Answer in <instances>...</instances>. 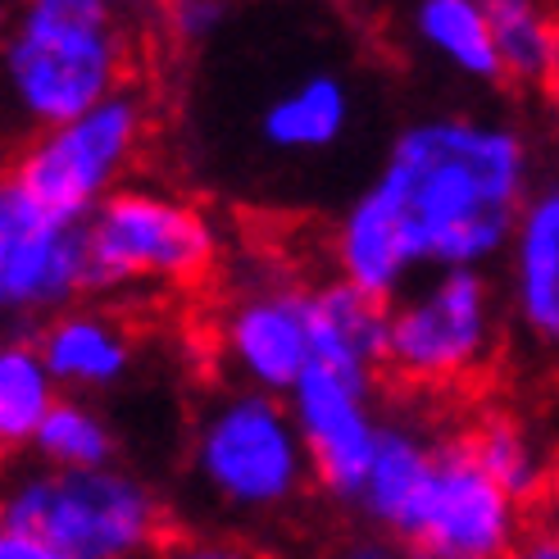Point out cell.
Here are the masks:
<instances>
[{
    "mask_svg": "<svg viewBox=\"0 0 559 559\" xmlns=\"http://www.w3.org/2000/svg\"><path fill=\"white\" fill-rule=\"evenodd\" d=\"M533 182L527 142L506 123L418 119L386 146L378 178L337 228L350 283L396 300L409 273L491 264L514 246Z\"/></svg>",
    "mask_w": 559,
    "mask_h": 559,
    "instance_id": "6da1fadb",
    "label": "cell"
},
{
    "mask_svg": "<svg viewBox=\"0 0 559 559\" xmlns=\"http://www.w3.org/2000/svg\"><path fill=\"white\" fill-rule=\"evenodd\" d=\"M128 69V0H19L5 78L27 128L87 115L123 92Z\"/></svg>",
    "mask_w": 559,
    "mask_h": 559,
    "instance_id": "7a4b0ae2",
    "label": "cell"
},
{
    "mask_svg": "<svg viewBox=\"0 0 559 559\" xmlns=\"http://www.w3.org/2000/svg\"><path fill=\"white\" fill-rule=\"evenodd\" d=\"M159 542V496L115 464H41L5 496L0 510V559H132Z\"/></svg>",
    "mask_w": 559,
    "mask_h": 559,
    "instance_id": "3957f363",
    "label": "cell"
},
{
    "mask_svg": "<svg viewBox=\"0 0 559 559\" xmlns=\"http://www.w3.org/2000/svg\"><path fill=\"white\" fill-rule=\"evenodd\" d=\"M191 478L233 514H277L296 506L314 483V464L292 405L277 391L237 382L195 424Z\"/></svg>",
    "mask_w": 559,
    "mask_h": 559,
    "instance_id": "277c9868",
    "label": "cell"
},
{
    "mask_svg": "<svg viewBox=\"0 0 559 559\" xmlns=\"http://www.w3.org/2000/svg\"><path fill=\"white\" fill-rule=\"evenodd\" d=\"M218 260L205 210L146 187H115L87 218V296L132 283L195 287Z\"/></svg>",
    "mask_w": 559,
    "mask_h": 559,
    "instance_id": "5b68a950",
    "label": "cell"
},
{
    "mask_svg": "<svg viewBox=\"0 0 559 559\" xmlns=\"http://www.w3.org/2000/svg\"><path fill=\"white\" fill-rule=\"evenodd\" d=\"M151 105L142 92H115L87 115L33 128L27 146L10 164V182H19L33 201L64 218H92V210L119 187L132 159L146 146Z\"/></svg>",
    "mask_w": 559,
    "mask_h": 559,
    "instance_id": "8992f818",
    "label": "cell"
},
{
    "mask_svg": "<svg viewBox=\"0 0 559 559\" xmlns=\"http://www.w3.org/2000/svg\"><path fill=\"white\" fill-rule=\"evenodd\" d=\"M496 346V292L478 264L437 269L414 296L391 300L386 378L405 386H455Z\"/></svg>",
    "mask_w": 559,
    "mask_h": 559,
    "instance_id": "52a82bcc",
    "label": "cell"
},
{
    "mask_svg": "<svg viewBox=\"0 0 559 559\" xmlns=\"http://www.w3.org/2000/svg\"><path fill=\"white\" fill-rule=\"evenodd\" d=\"M519 500L478 460L468 432L441 437L437 460L396 546L432 559H496L519 550Z\"/></svg>",
    "mask_w": 559,
    "mask_h": 559,
    "instance_id": "ba28073f",
    "label": "cell"
},
{
    "mask_svg": "<svg viewBox=\"0 0 559 559\" xmlns=\"http://www.w3.org/2000/svg\"><path fill=\"white\" fill-rule=\"evenodd\" d=\"M87 296V218H64L19 182L0 187V305L46 323Z\"/></svg>",
    "mask_w": 559,
    "mask_h": 559,
    "instance_id": "9c48e42d",
    "label": "cell"
},
{
    "mask_svg": "<svg viewBox=\"0 0 559 559\" xmlns=\"http://www.w3.org/2000/svg\"><path fill=\"white\" fill-rule=\"evenodd\" d=\"M369 382L332 369L323 359H310L296 386L287 391V405L314 464V487L332 506H359V496H365L382 424L369 409Z\"/></svg>",
    "mask_w": 559,
    "mask_h": 559,
    "instance_id": "30bf717a",
    "label": "cell"
},
{
    "mask_svg": "<svg viewBox=\"0 0 559 559\" xmlns=\"http://www.w3.org/2000/svg\"><path fill=\"white\" fill-rule=\"evenodd\" d=\"M223 359L241 386H260L287 396L305 365L314 359L310 337V287L269 283L233 300L218 323Z\"/></svg>",
    "mask_w": 559,
    "mask_h": 559,
    "instance_id": "8fae6325",
    "label": "cell"
},
{
    "mask_svg": "<svg viewBox=\"0 0 559 559\" xmlns=\"http://www.w3.org/2000/svg\"><path fill=\"white\" fill-rule=\"evenodd\" d=\"M310 337L314 359L378 386V378L386 373L391 300L350 283L346 273L332 277V283H319L310 287Z\"/></svg>",
    "mask_w": 559,
    "mask_h": 559,
    "instance_id": "7c38bea8",
    "label": "cell"
},
{
    "mask_svg": "<svg viewBox=\"0 0 559 559\" xmlns=\"http://www.w3.org/2000/svg\"><path fill=\"white\" fill-rule=\"evenodd\" d=\"M510 283L527 342L559 355V182L527 195L510 246Z\"/></svg>",
    "mask_w": 559,
    "mask_h": 559,
    "instance_id": "4fadbf2b",
    "label": "cell"
},
{
    "mask_svg": "<svg viewBox=\"0 0 559 559\" xmlns=\"http://www.w3.org/2000/svg\"><path fill=\"white\" fill-rule=\"evenodd\" d=\"M37 346L64 391H105L128 378L132 369V342L119 319L100 310H60L37 332Z\"/></svg>",
    "mask_w": 559,
    "mask_h": 559,
    "instance_id": "5bb4252c",
    "label": "cell"
},
{
    "mask_svg": "<svg viewBox=\"0 0 559 559\" xmlns=\"http://www.w3.org/2000/svg\"><path fill=\"white\" fill-rule=\"evenodd\" d=\"M350 128V87L342 73L314 69L260 109V142L283 155H310L342 142Z\"/></svg>",
    "mask_w": 559,
    "mask_h": 559,
    "instance_id": "9a60e30c",
    "label": "cell"
},
{
    "mask_svg": "<svg viewBox=\"0 0 559 559\" xmlns=\"http://www.w3.org/2000/svg\"><path fill=\"white\" fill-rule=\"evenodd\" d=\"M432 460H437V441H428L414 424H405V418H382L369 483H365V496H359L355 510L396 542L401 523L409 519L414 500L432 473Z\"/></svg>",
    "mask_w": 559,
    "mask_h": 559,
    "instance_id": "2e32d148",
    "label": "cell"
},
{
    "mask_svg": "<svg viewBox=\"0 0 559 559\" xmlns=\"http://www.w3.org/2000/svg\"><path fill=\"white\" fill-rule=\"evenodd\" d=\"M414 33L437 60L460 69L473 82H510L506 60H500L496 33L478 0H418L414 5Z\"/></svg>",
    "mask_w": 559,
    "mask_h": 559,
    "instance_id": "e0dca14e",
    "label": "cell"
},
{
    "mask_svg": "<svg viewBox=\"0 0 559 559\" xmlns=\"http://www.w3.org/2000/svg\"><path fill=\"white\" fill-rule=\"evenodd\" d=\"M55 401H60V382H55L37 337L23 332L0 350V445L23 451Z\"/></svg>",
    "mask_w": 559,
    "mask_h": 559,
    "instance_id": "ac0fdd59",
    "label": "cell"
},
{
    "mask_svg": "<svg viewBox=\"0 0 559 559\" xmlns=\"http://www.w3.org/2000/svg\"><path fill=\"white\" fill-rule=\"evenodd\" d=\"M500 60H506V78L514 87H542L546 64H550V46H555V27H559V10L550 0H478Z\"/></svg>",
    "mask_w": 559,
    "mask_h": 559,
    "instance_id": "d6986e66",
    "label": "cell"
},
{
    "mask_svg": "<svg viewBox=\"0 0 559 559\" xmlns=\"http://www.w3.org/2000/svg\"><path fill=\"white\" fill-rule=\"evenodd\" d=\"M27 451L46 468H105L119 455V437L92 405L60 396L41 418L37 437L27 441Z\"/></svg>",
    "mask_w": 559,
    "mask_h": 559,
    "instance_id": "ffe728a7",
    "label": "cell"
},
{
    "mask_svg": "<svg viewBox=\"0 0 559 559\" xmlns=\"http://www.w3.org/2000/svg\"><path fill=\"white\" fill-rule=\"evenodd\" d=\"M468 441L478 460L500 478L519 506H533V500L546 491V464H542V451L537 441L523 432V424H514L510 414H487L478 424L468 428Z\"/></svg>",
    "mask_w": 559,
    "mask_h": 559,
    "instance_id": "44dd1931",
    "label": "cell"
},
{
    "mask_svg": "<svg viewBox=\"0 0 559 559\" xmlns=\"http://www.w3.org/2000/svg\"><path fill=\"white\" fill-rule=\"evenodd\" d=\"M233 0H159V14L169 37L182 46H201L210 41L223 23H228Z\"/></svg>",
    "mask_w": 559,
    "mask_h": 559,
    "instance_id": "7402d4cb",
    "label": "cell"
},
{
    "mask_svg": "<svg viewBox=\"0 0 559 559\" xmlns=\"http://www.w3.org/2000/svg\"><path fill=\"white\" fill-rule=\"evenodd\" d=\"M519 555H527V559H559V533L519 537Z\"/></svg>",
    "mask_w": 559,
    "mask_h": 559,
    "instance_id": "603a6c76",
    "label": "cell"
},
{
    "mask_svg": "<svg viewBox=\"0 0 559 559\" xmlns=\"http://www.w3.org/2000/svg\"><path fill=\"white\" fill-rule=\"evenodd\" d=\"M542 96H546V105L559 115V27H555V46H550V64H546V78H542V87H537Z\"/></svg>",
    "mask_w": 559,
    "mask_h": 559,
    "instance_id": "cb8c5ba5",
    "label": "cell"
}]
</instances>
